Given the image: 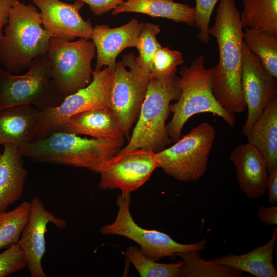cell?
Returning a JSON list of instances; mask_svg holds the SVG:
<instances>
[{
    "instance_id": "obj_11",
    "label": "cell",
    "mask_w": 277,
    "mask_h": 277,
    "mask_svg": "<svg viewBox=\"0 0 277 277\" xmlns=\"http://www.w3.org/2000/svg\"><path fill=\"white\" fill-rule=\"evenodd\" d=\"M150 78V73L133 53L125 55L116 63L111 90L110 108L117 116L127 138L138 118Z\"/></svg>"
},
{
    "instance_id": "obj_23",
    "label": "cell",
    "mask_w": 277,
    "mask_h": 277,
    "mask_svg": "<svg viewBox=\"0 0 277 277\" xmlns=\"http://www.w3.org/2000/svg\"><path fill=\"white\" fill-rule=\"evenodd\" d=\"M247 137L263 155L268 175L277 169V97L265 108Z\"/></svg>"
},
{
    "instance_id": "obj_3",
    "label": "cell",
    "mask_w": 277,
    "mask_h": 277,
    "mask_svg": "<svg viewBox=\"0 0 277 277\" xmlns=\"http://www.w3.org/2000/svg\"><path fill=\"white\" fill-rule=\"evenodd\" d=\"M204 57L199 55L189 66H183L176 75L175 85L180 89L179 99L171 104L172 119L166 125L168 135L175 142L182 135V130L192 116L211 113L224 120L230 127L235 125V116L226 111L220 104L213 92L214 66L207 69Z\"/></svg>"
},
{
    "instance_id": "obj_5",
    "label": "cell",
    "mask_w": 277,
    "mask_h": 277,
    "mask_svg": "<svg viewBox=\"0 0 277 277\" xmlns=\"http://www.w3.org/2000/svg\"><path fill=\"white\" fill-rule=\"evenodd\" d=\"M176 76V74L158 76L150 75L136 125L128 144L117 154L143 148L156 153L172 142L165 123L171 113L170 103L177 101L181 94V90L175 83Z\"/></svg>"
},
{
    "instance_id": "obj_6",
    "label": "cell",
    "mask_w": 277,
    "mask_h": 277,
    "mask_svg": "<svg viewBox=\"0 0 277 277\" xmlns=\"http://www.w3.org/2000/svg\"><path fill=\"white\" fill-rule=\"evenodd\" d=\"M114 70L106 67L92 73L91 83L66 96L57 106L39 110L30 134V143L46 137L71 116L89 110L110 108Z\"/></svg>"
},
{
    "instance_id": "obj_8",
    "label": "cell",
    "mask_w": 277,
    "mask_h": 277,
    "mask_svg": "<svg viewBox=\"0 0 277 277\" xmlns=\"http://www.w3.org/2000/svg\"><path fill=\"white\" fill-rule=\"evenodd\" d=\"M216 136L214 128L204 122L170 147L155 153L160 168L182 182L195 181L206 173Z\"/></svg>"
},
{
    "instance_id": "obj_4",
    "label": "cell",
    "mask_w": 277,
    "mask_h": 277,
    "mask_svg": "<svg viewBox=\"0 0 277 277\" xmlns=\"http://www.w3.org/2000/svg\"><path fill=\"white\" fill-rule=\"evenodd\" d=\"M3 33L0 64L13 74L28 68L35 58L45 54L53 36L43 28L37 8L19 0H13Z\"/></svg>"
},
{
    "instance_id": "obj_17",
    "label": "cell",
    "mask_w": 277,
    "mask_h": 277,
    "mask_svg": "<svg viewBox=\"0 0 277 277\" xmlns=\"http://www.w3.org/2000/svg\"><path fill=\"white\" fill-rule=\"evenodd\" d=\"M230 161L236 167L240 190L250 199L264 196L267 188L268 175L265 161L252 144L238 146L231 153Z\"/></svg>"
},
{
    "instance_id": "obj_28",
    "label": "cell",
    "mask_w": 277,
    "mask_h": 277,
    "mask_svg": "<svg viewBox=\"0 0 277 277\" xmlns=\"http://www.w3.org/2000/svg\"><path fill=\"white\" fill-rule=\"evenodd\" d=\"M142 277H181L182 261L172 263H158L145 255L136 246H129L124 253Z\"/></svg>"
},
{
    "instance_id": "obj_7",
    "label": "cell",
    "mask_w": 277,
    "mask_h": 277,
    "mask_svg": "<svg viewBox=\"0 0 277 277\" xmlns=\"http://www.w3.org/2000/svg\"><path fill=\"white\" fill-rule=\"evenodd\" d=\"M22 75L0 68V109L29 104L39 110L58 106L65 98L51 78L45 54L30 63Z\"/></svg>"
},
{
    "instance_id": "obj_30",
    "label": "cell",
    "mask_w": 277,
    "mask_h": 277,
    "mask_svg": "<svg viewBox=\"0 0 277 277\" xmlns=\"http://www.w3.org/2000/svg\"><path fill=\"white\" fill-rule=\"evenodd\" d=\"M183 63L181 52L168 47H162L153 57L150 75L158 76L175 74L177 67Z\"/></svg>"
},
{
    "instance_id": "obj_20",
    "label": "cell",
    "mask_w": 277,
    "mask_h": 277,
    "mask_svg": "<svg viewBox=\"0 0 277 277\" xmlns=\"http://www.w3.org/2000/svg\"><path fill=\"white\" fill-rule=\"evenodd\" d=\"M277 242V228L270 239L263 245L241 255L228 254L208 260L216 264L248 273L256 277H276L273 254Z\"/></svg>"
},
{
    "instance_id": "obj_29",
    "label": "cell",
    "mask_w": 277,
    "mask_h": 277,
    "mask_svg": "<svg viewBox=\"0 0 277 277\" xmlns=\"http://www.w3.org/2000/svg\"><path fill=\"white\" fill-rule=\"evenodd\" d=\"M161 30L156 24L143 23L139 33L137 43L139 55L138 60L141 65L151 73L153 57L156 52L162 47L157 41L156 36Z\"/></svg>"
},
{
    "instance_id": "obj_36",
    "label": "cell",
    "mask_w": 277,
    "mask_h": 277,
    "mask_svg": "<svg viewBox=\"0 0 277 277\" xmlns=\"http://www.w3.org/2000/svg\"><path fill=\"white\" fill-rule=\"evenodd\" d=\"M267 189L269 191V203L274 205L277 201V169L268 175Z\"/></svg>"
},
{
    "instance_id": "obj_16",
    "label": "cell",
    "mask_w": 277,
    "mask_h": 277,
    "mask_svg": "<svg viewBox=\"0 0 277 277\" xmlns=\"http://www.w3.org/2000/svg\"><path fill=\"white\" fill-rule=\"evenodd\" d=\"M143 23L133 18L120 27L110 28L105 24L93 27L91 39L94 44L97 61L95 70L108 67L115 69L119 54L128 47H136Z\"/></svg>"
},
{
    "instance_id": "obj_2",
    "label": "cell",
    "mask_w": 277,
    "mask_h": 277,
    "mask_svg": "<svg viewBox=\"0 0 277 277\" xmlns=\"http://www.w3.org/2000/svg\"><path fill=\"white\" fill-rule=\"evenodd\" d=\"M121 138H87L56 131L20 149L23 156L38 162L84 168L98 174L124 145Z\"/></svg>"
},
{
    "instance_id": "obj_12",
    "label": "cell",
    "mask_w": 277,
    "mask_h": 277,
    "mask_svg": "<svg viewBox=\"0 0 277 277\" xmlns=\"http://www.w3.org/2000/svg\"><path fill=\"white\" fill-rule=\"evenodd\" d=\"M241 90L248 109L242 132L247 137L265 108L277 97L276 78L243 41Z\"/></svg>"
},
{
    "instance_id": "obj_34",
    "label": "cell",
    "mask_w": 277,
    "mask_h": 277,
    "mask_svg": "<svg viewBox=\"0 0 277 277\" xmlns=\"http://www.w3.org/2000/svg\"><path fill=\"white\" fill-rule=\"evenodd\" d=\"M258 219L268 226L277 225V206L272 205L270 207L263 205L259 207L257 211Z\"/></svg>"
},
{
    "instance_id": "obj_22",
    "label": "cell",
    "mask_w": 277,
    "mask_h": 277,
    "mask_svg": "<svg viewBox=\"0 0 277 277\" xmlns=\"http://www.w3.org/2000/svg\"><path fill=\"white\" fill-rule=\"evenodd\" d=\"M39 109L22 104L0 109V144L19 149L30 143L31 130Z\"/></svg>"
},
{
    "instance_id": "obj_31",
    "label": "cell",
    "mask_w": 277,
    "mask_h": 277,
    "mask_svg": "<svg viewBox=\"0 0 277 277\" xmlns=\"http://www.w3.org/2000/svg\"><path fill=\"white\" fill-rule=\"evenodd\" d=\"M220 0H195L196 21L195 28L199 30L198 39L203 44L210 41L208 29L214 7Z\"/></svg>"
},
{
    "instance_id": "obj_37",
    "label": "cell",
    "mask_w": 277,
    "mask_h": 277,
    "mask_svg": "<svg viewBox=\"0 0 277 277\" xmlns=\"http://www.w3.org/2000/svg\"><path fill=\"white\" fill-rule=\"evenodd\" d=\"M2 154L0 153V158L1 157Z\"/></svg>"
},
{
    "instance_id": "obj_1",
    "label": "cell",
    "mask_w": 277,
    "mask_h": 277,
    "mask_svg": "<svg viewBox=\"0 0 277 277\" xmlns=\"http://www.w3.org/2000/svg\"><path fill=\"white\" fill-rule=\"evenodd\" d=\"M242 29L235 0H220L214 23L208 29L209 35L217 41L219 50L213 92L221 106L234 115L246 108L241 90Z\"/></svg>"
},
{
    "instance_id": "obj_33",
    "label": "cell",
    "mask_w": 277,
    "mask_h": 277,
    "mask_svg": "<svg viewBox=\"0 0 277 277\" xmlns=\"http://www.w3.org/2000/svg\"><path fill=\"white\" fill-rule=\"evenodd\" d=\"M76 1V0H68ZM88 5L91 12L96 16L116 9L125 0H78Z\"/></svg>"
},
{
    "instance_id": "obj_18",
    "label": "cell",
    "mask_w": 277,
    "mask_h": 277,
    "mask_svg": "<svg viewBox=\"0 0 277 277\" xmlns=\"http://www.w3.org/2000/svg\"><path fill=\"white\" fill-rule=\"evenodd\" d=\"M56 131L87 135L99 139L125 136L117 116L110 108L93 109L77 113L61 124Z\"/></svg>"
},
{
    "instance_id": "obj_26",
    "label": "cell",
    "mask_w": 277,
    "mask_h": 277,
    "mask_svg": "<svg viewBox=\"0 0 277 277\" xmlns=\"http://www.w3.org/2000/svg\"><path fill=\"white\" fill-rule=\"evenodd\" d=\"M183 262L181 277H241L242 273L203 259L197 250L179 252Z\"/></svg>"
},
{
    "instance_id": "obj_19",
    "label": "cell",
    "mask_w": 277,
    "mask_h": 277,
    "mask_svg": "<svg viewBox=\"0 0 277 277\" xmlns=\"http://www.w3.org/2000/svg\"><path fill=\"white\" fill-rule=\"evenodd\" d=\"M0 158V212L21 197L28 172L20 149L5 144Z\"/></svg>"
},
{
    "instance_id": "obj_21",
    "label": "cell",
    "mask_w": 277,
    "mask_h": 277,
    "mask_svg": "<svg viewBox=\"0 0 277 277\" xmlns=\"http://www.w3.org/2000/svg\"><path fill=\"white\" fill-rule=\"evenodd\" d=\"M127 12L166 18L190 26L195 24V7L174 0H125L112 10V14L116 15Z\"/></svg>"
},
{
    "instance_id": "obj_13",
    "label": "cell",
    "mask_w": 277,
    "mask_h": 277,
    "mask_svg": "<svg viewBox=\"0 0 277 277\" xmlns=\"http://www.w3.org/2000/svg\"><path fill=\"white\" fill-rule=\"evenodd\" d=\"M160 166L155 152L148 149H138L110 159L100 173L98 188L119 189L122 194H131L138 190Z\"/></svg>"
},
{
    "instance_id": "obj_35",
    "label": "cell",
    "mask_w": 277,
    "mask_h": 277,
    "mask_svg": "<svg viewBox=\"0 0 277 277\" xmlns=\"http://www.w3.org/2000/svg\"><path fill=\"white\" fill-rule=\"evenodd\" d=\"M13 0H0V42L3 36V28L8 22Z\"/></svg>"
},
{
    "instance_id": "obj_24",
    "label": "cell",
    "mask_w": 277,
    "mask_h": 277,
    "mask_svg": "<svg viewBox=\"0 0 277 277\" xmlns=\"http://www.w3.org/2000/svg\"><path fill=\"white\" fill-rule=\"evenodd\" d=\"M240 21L249 28L277 35V0H242Z\"/></svg>"
},
{
    "instance_id": "obj_14",
    "label": "cell",
    "mask_w": 277,
    "mask_h": 277,
    "mask_svg": "<svg viewBox=\"0 0 277 277\" xmlns=\"http://www.w3.org/2000/svg\"><path fill=\"white\" fill-rule=\"evenodd\" d=\"M29 221L25 226L18 245L25 255L27 267L31 277H46L42 265V259L46 251L45 234L47 225L53 223L59 229H66L67 223L47 210L41 200L34 196L30 202Z\"/></svg>"
},
{
    "instance_id": "obj_25",
    "label": "cell",
    "mask_w": 277,
    "mask_h": 277,
    "mask_svg": "<svg viewBox=\"0 0 277 277\" xmlns=\"http://www.w3.org/2000/svg\"><path fill=\"white\" fill-rule=\"evenodd\" d=\"M243 38L249 49L260 60L269 73L277 78V35L244 28Z\"/></svg>"
},
{
    "instance_id": "obj_15",
    "label": "cell",
    "mask_w": 277,
    "mask_h": 277,
    "mask_svg": "<svg viewBox=\"0 0 277 277\" xmlns=\"http://www.w3.org/2000/svg\"><path fill=\"white\" fill-rule=\"evenodd\" d=\"M39 10L43 28L54 37L72 41L77 38L91 39L93 27L84 20L80 10L84 3H68L61 0H32Z\"/></svg>"
},
{
    "instance_id": "obj_32",
    "label": "cell",
    "mask_w": 277,
    "mask_h": 277,
    "mask_svg": "<svg viewBox=\"0 0 277 277\" xmlns=\"http://www.w3.org/2000/svg\"><path fill=\"white\" fill-rule=\"evenodd\" d=\"M27 267L24 252L17 244L0 253V277H6Z\"/></svg>"
},
{
    "instance_id": "obj_9",
    "label": "cell",
    "mask_w": 277,
    "mask_h": 277,
    "mask_svg": "<svg viewBox=\"0 0 277 277\" xmlns=\"http://www.w3.org/2000/svg\"><path fill=\"white\" fill-rule=\"evenodd\" d=\"M95 54V47L91 39L50 38L45 54L51 78L65 97L91 83L93 72L91 62Z\"/></svg>"
},
{
    "instance_id": "obj_27",
    "label": "cell",
    "mask_w": 277,
    "mask_h": 277,
    "mask_svg": "<svg viewBox=\"0 0 277 277\" xmlns=\"http://www.w3.org/2000/svg\"><path fill=\"white\" fill-rule=\"evenodd\" d=\"M30 210V202L24 201L10 211L0 212V250L18 244Z\"/></svg>"
},
{
    "instance_id": "obj_10",
    "label": "cell",
    "mask_w": 277,
    "mask_h": 277,
    "mask_svg": "<svg viewBox=\"0 0 277 277\" xmlns=\"http://www.w3.org/2000/svg\"><path fill=\"white\" fill-rule=\"evenodd\" d=\"M131 202V194H121L117 196V216L113 223L101 227L102 235H116L130 239L139 245L145 255L156 261L165 257H175L179 252L205 249L207 241L204 238L196 243L182 244L165 233L141 227L132 216Z\"/></svg>"
}]
</instances>
